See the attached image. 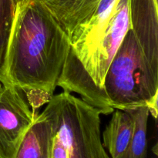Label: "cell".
Instances as JSON below:
<instances>
[{
  "label": "cell",
  "mask_w": 158,
  "mask_h": 158,
  "mask_svg": "<svg viewBox=\"0 0 158 158\" xmlns=\"http://www.w3.org/2000/svg\"><path fill=\"white\" fill-rule=\"evenodd\" d=\"M50 137L49 120L43 112L38 114L10 158H49Z\"/></svg>",
  "instance_id": "cell-6"
},
{
  "label": "cell",
  "mask_w": 158,
  "mask_h": 158,
  "mask_svg": "<svg viewBox=\"0 0 158 158\" xmlns=\"http://www.w3.org/2000/svg\"><path fill=\"white\" fill-rule=\"evenodd\" d=\"M43 112L50 123L51 135L69 158H110L102 143L98 109L80 97L63 91L52 96Z\"/></svg>",
  "instance_id": "cell-3"
},
{
  "label": "cell",
  "mask_w": 158,
  "mask_h": 158,
  "mask_svg": "<svg viewBox=\"0 0 158 158\" xmlns=\"http://www.w3.org/2000/svg\"><path fill=\"white\" fill-rule=\"evenodd\" d=\"M102 136V143L110 158H120L129 145L134 123L127 111L115 109Z\"/></svg>",
  "instance_id": "cell-7"
},
{
  "label": "cell",
  "mask_w": 158,
  "mask_h": 158,
  "mask_svg": "<svg viewBox=\"0 0 158 158\" xmlns=\"http://www.w3.org/2000/svg\"><path fill=\"white\" fill-rule=\"evenodd\" d=\"M31 109L22 91L12 86L0 89V148L10 158L38 114Z\"/></svg>",
  "instance_id": "cell-4"
},
{
  "label": "cell",
  "mask_w": 158,
  "mask_h": 158,
  "mask_svg": "<svg viewBox=\"0 0 158 158\" xmlns=\"http://www.w3.org/2000/svg\"><path fill=\"white\" fill-rule=\"evenodd\" d=\"M14 1H15V5H17V4H18L19 2H20L23 1V0H14Z\"/></svg>",
  "instance_id": "cell-11"
},
{
  "label": "cell",
  "mask_w": 158,
  "mask_h": 158,
  "mask_svg": "<svg viewBox=\"0 0 158 158\" xmlns=\"http://www.w3.org/2000/svg\"><path fill=\"white\" fill-rule=\"evenodd\" d=\"M68 36L80 25L87 21L100 0H41Z\"/></svg>",
  "instance_id": "cell-5"
},
{
  "label": "cell",
  "mask_w": 158,
  "mask_h": 158,
  "mask_svg": "<svg viewBox=\"0 0 158 158\" xmlns=\"http://www.w3.org/2000/svg\"><path fill=\"white\" fill-rule=\"evenodd\" d=\"M15 6L14 0H0V68L5 58ZM2 87L0 84V89Z\"/></svg>",
  "instance_id": "cell-9"
},
{
  "label": "cell",
  "mask_w": 158,
  "mask_h": 158,
  "mask_svg": "<svg viewBox=\"0 0 158 158\" xmlns=\"http://www.w3.org/2000/svg\"><path fill=\"white\" fill-rule=\"evenodd\" d=\"M123 110L127 111L132 117L134 128L129 145L120 158H146L149 109L147 106H139Z\"/></svg>",
  "instance_id": "cell-8"
},
{
  "label": "cell",
  "mask_w": 158,
  "mask_h": 158,
  "mask_svg": "<svg viewBox=\"0 0 158 158\" xmlns=\"http://www.w3.org/2000/svg\"><path fill=\"white\" fill-rule=\"evenodd\" d=\"M0 158H6V157H5V155L3 154L1 148H0Z\"/></svg>",
  "instance_id": "cell-10"
},
{
  "label": "cell",
  "mask_w": 158,
  "mask_h": 158,
  "mask_svg": "<svg viewBox=\"0 0 158 158\" xmlns=\"http://www.w3.org/2000/svg\"><path fill=\"white\" fill-rule=\"evenodd\" d=\"M70 49L66 32L41 0L15 6L0 84L19 89L35 112L53 96Z\"/></svg>",
  "instance_id": "cell-1"
},
{
  "label": "cell",
  "mask_w": 158,
  "mask_h": 158,
  "mask_svg": "<svg viewBox=\"0 0 158 158\" xmlns=\"http://www.w3.org/2000/svg\"><path fill=\"white\" fill-rule=\"evenodd\" d=\"M130 26L103 83L110 106H147L157 117V0H129Z\"/></svg>",
  "instance_id": "cell-2"
}]
</instances>
